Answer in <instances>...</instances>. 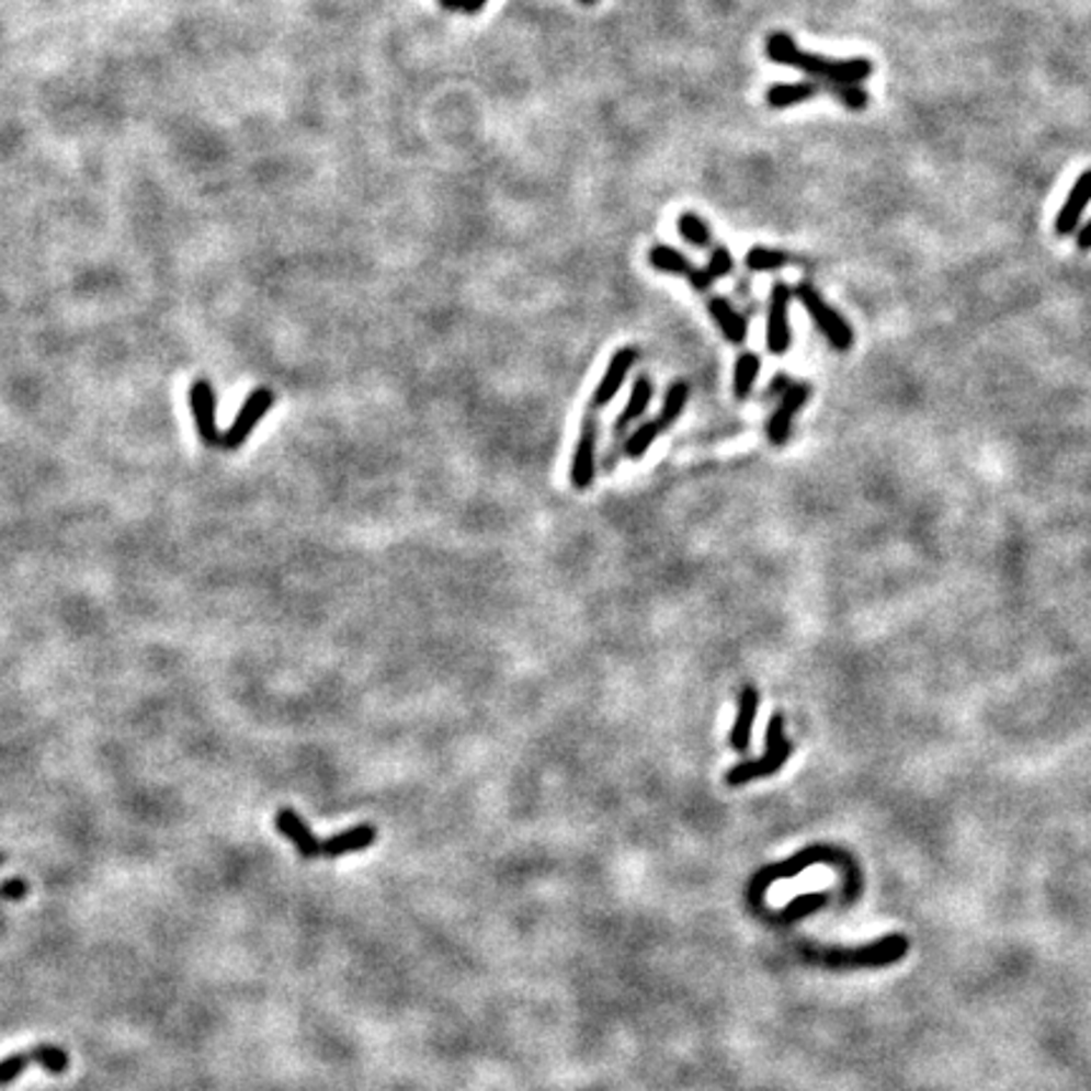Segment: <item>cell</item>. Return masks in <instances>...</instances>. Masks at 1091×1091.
Segmentation results:
<instances>
[{
  "label": "cell",
  "mask_w": 1091,
  "mask_h": 1091,
  "mask_svg": "<svg viewBox=\"0 0 1091 1091\" xmlns=\"http://www.w3.org/2000/svg\"><path fill=\"white\" fill-rule=\"evenodd\" d=\"M765 56L773 64L791 66V69L804 71L806 77L821 79V84H860L874 73V64L870 58H829L821 54H806L788 33H771L765 38Z\"/></svg>",
  "instance_id": "cell-1"
},
{
  "label": "cell",
  "mask_w": 1091,
  "mask_h": 1091,
  "mask_svg": "<svg viewBox=\"0 0 1091 1091\" xmlns=\"http://www.w3.org/2000/svg\"><path fill=\"white\" fill-rule=\"evenodd\" d=\"M791 753H794V743L784 736V715L776 713L769 720V730H765V753L758 758V761L738 763L732 765L726 776L728 786H743L751 784L755 779L773 776L781 765H784Z\"/></svg>",
  "instance_id": "cell-2"
},
{
  "label": "cell",
  "mask_w": 1091,
  "mask_h": 1091,
  "mask_svg": "<svg viewBox=\"0 0 1091 1091\" xmlns=\"http://www.w3.org/2000/svg\"><path fill=\"white\" fill-rule=\"evenodd\" d=\"M794 294H796L798 302L804 304L806 311L811 314L816 327H819L821 334L827 337V341L837 349V352H849V349L854 346L852 327H849V323L844 321V316H841L834 306H829L827 302H823V296L811 286L809 281L798 283Z\"/></svg>",
  "instance_id": "cell-3"
},
{
  "label": "cell",
  "mask_w": 1091,
  "mask_h": 1091,
  "mask_svg": "<svg viewBox=\"0 0 1091 1091\" xmlns=\"http://www.w3.org/2000/svg\"><path fill=\"white\" fill-rule=\"evenodd\" d=\"M273 399L276 397H273L271 389H265V387L253 389V393L248 395V399L243 402V407H240L236 422H232L230 428L220 435L218 450H238L240 445H246V440L251 437L255 424L261 422L265 414H269V410L273 407Z\"/></svg>",
  "instance_id": "cell-4"
},
{
  "label": "cell",
  "mask_w": 1091,
  "mask_h": 1091,
  "mask_svg": "<svg viewBox=\"0 0 1091 1091\" xmlns=\"http://www.w3.org/2000/svg\"><path fill=\"white\" fill-rule=\"evenodd\" d=\"M791 291L786 283H776L769 296V316H765V346L771 354H786L791 349Z\"/></svg>",
  "instance_id": "cell-5"
},
{
  "label": "cell",
  "mask_w": 1091,
  "mask_h": 1091,
  "mask_svg": "<svg viewBox=\"0 0 1091 1091\" xmlns=\"http://www.w3.org/2000/svg\"><path fill=\"white\" fill-rule=\"evenodd\" d=\"M809 395H811V387L806 385V382H791V385L786 387L779 410L771 414L769 428H765V435H769L773 445L786 443L788 435H791V424H794V418L798 414V410H802V407L806 405Z\"/></svg>",
  "instance_id": "cell-6"
},
{
  "label": "cell",
  "mask_w": 1091,
  "mask_h": 1091,
  "mask_svg": "<svg viewBox=\"0 0 1091 1091\" xmlns=\"http://www.w3.org/2000/svg\"><path fill=\"white\" fill-rule=\"evenodd\" d=\"M190 410H193L195 428L200 440L207 447H220V435L223 432L215 424V393L207 379H197L193 387H190Z\"/></svg>",
  "instance_id": "cell-7"
},
{
  "label": "cell",
  "mask_w": 1091,
  "mask_h": 1091,
  "mask_svg": "<svg viewBox=\"0 0 1091 1091\" xmlns=\"http://www.w3.org/2000/svg\"><path fill=\"white\" fill-rule=\"evenodd\" d=\"M594 457H596V420L594 414H587L584 422H581V435L571 465V482L577 490H587L591 488V482H594V473H596Z\"/></svg>",
  "instance_id": "cell-8"
},
{
  "label": "cell",
  "mask_w": 1091,
  "mask_h": 1091,
  "mask_svg": "<svg viewBox=\"0 0 1091 1091\" xmlns=\"http://www.w3.org/2000/svg\"><path fill=\"white\" fill-rule=\"evenodd\" d=\"M637 356H639L637 349H632V346H624V349H620V352H614L610 364H606L602 382L596 385L594 397H591V405L604 407V405L612 402L616 393L622 389L624 379H627V374L632 372V366L637 364Z\"/></svg>",
  "instance_id": "cell-9"
},
{
  "label": "cell",
  "mask_w": 1091,
  "mask_h": 1091,
  "mask_svg": "<svg viewBox=\"0 0 1091 1091\" xmlns=\"http://www.w3.org/2000/svg\"><path fill=\"white\" fill-rule=\"evenodd\" d=\"M1089 203H1091V170L1081 172L1079 180L1073 182L1069 197H1066V203L1061 205L1059 215H1056V223H1054L1056 236H1061V238L1071 236V232L1077 230V225L1081 223V215H1084Z\"/></svg>",
  "instance_id": "cell-10"
},
{
  "label": "cell",
  "mask_w": 1091,
  "mask_h": 1091,
  "mask_svg": "<svg viewBox=\"0 0 1091 1091\" xmlns=\"http://www.w3.org/2000/svg\"><path fill=\"white\" fill-rule=\"evenodd\" d=\"M276 829L279 834L286 837L291 844L296 846V852L302 854L304 860H316V856H321V841L314 837L308 823L294 809H279Z\"/></svg>",
  "instance_id": "cell-11"
},
{
  "label": "cell",
  "mask_w": 1091,
  "mask_h": 1091,
  "mask_svg": "<svg viewBox=\"0 0 1091 1091\" xmlns=\"http://www.w3.org/2000/svg\"><path fill=\"white\" fill-rule=\"evenodd\" d=\"M758 705H761V695L753 685H746L740 690L738 697V715L736 723H732L730 730V748L738 753H746L751 748V736H753V723L758 715Z\"/></svg>",
  "instance_id": "cell-12"
},
{
  "label": "cell",
  "mask_w": 1091,
  "mask_h": 1091,
  "mask_svg": "<svg viewBox=\"0 0 1091 1091\" xmlns=\"http://www.w3.org/2000/svg\"><path fill=\"white\" fill-rule=\"evenodd\" d=\"M374 839H377V829H374L372 823H360V827L341 831V834L321 841V856H331V860H334V856L362 852V849L374 844Z\"/></svg>",
  "instance_id": "cell-13"
},
{
  "label": "cell",
  "mask_w": 1091,
  "mask_h": 1091,
  "mask_svg": "<svg viewBox=\"0 0 1091 1091\" xmlns=\"http://www.w3.org/2000/svg\"><path fill=\"white\" fill-rule=\"evenodd\" d=\"M707 311H711L715 323H718V329L723 331V337H726L730 344H743L748 337V321L726 302V298L720 296L711 298Z\"/></svg>",
  "instance_id": "cell-14"
},
{
  "label": "cell",
  "mask_w": 1091,
  "mask_h": 1091,
  "mask_svg": "<svg viewBox=\"0 0 1091 1091\" xmlns=\"http://www.w3.org/2000/svg\"><path fill=\"white\" fill-rule=\"evenodd\" d=\"M821 87L816 81H796V84H773L765 91V102L773 110H791V106H798L804 102H809L816 94H819Z\"/></svg>",
  "instance_id": "cell-15"
},
{
  "label": "cell",
  "mask_w": 1091,
  "mask_h": 1091,
  "mask_svg": "<svg viewBox=\"0 0 1091 1091\" xmlns=\"http://www.w3.org/2000/svg\"><path fill=\"white\" fill-rule=\"evenodd\" d=\"M730 271H732V253L728 248H715L705 269H695L687 276V281L695 291H707L718 279H726Z\"/></svg>",
  "instance_id": "cell-16"
},
{
  "label": "cell",
  "mask_w": 1091,
  "mask_h": 1091,
  "mask_svg": "<svg viewBox=\"0 0 1091 1091\" xmlns=\"http://www.w3.org/2000/svg\"><path fill=\"white\" fill-rule=\"evenodd\" d=\"M649 265H652L655 271H660V273H670V276H690L695 269L690 265V261L685 255H682L678 248H672V246H652L649 248Z\"/></svg>",
  "instance_id": "cell-17"
},
{
  "label": "cell",
  "mask_w": 1091,
  "mask_h": 1091,
  "mask_svg": "<svg viewBox=\"0 0 1091 1091\" xmlns=\"http://www.w3.org/2000/svg\"><path fill=\"white\" fill-rule=\"evenodd\" d=\"M758 372H761V360H758V354L746 352L738 356L736 372H732V395H736V399H746L753 393Z\"/></svg>",
  "instance_id": "cell-18"
},
{
  "label": "cell",
  "mask_w": 1091,
  "mask_h": 1091,
  "mask_svg": "<svg viewBox=\"0 0 1091 1091\" xmlns=\"http://www.w3.org/2000/svg\"><path fill=\"white\" fill-rule=\"evenodd\" d=\"M649 399H652V379L649 377H637L635 382V387H632V395L627 399V407H624L622 414H620V422H616V428H624V424H629L632 420H637V418H643V414L647 412V407H649Z\"/></svg>",
  "instance_id": "cell-19"
},
{
  "label": "cell",
  "mask_w": 1091,
  "mask_h": 1091,
  "mask_svg": "<svg viewBox=\"0 0 1091 1091\" xmlns=\"http://www.w3.org/2000/svg\"><path fill=\"white\" fill-rule=\"evenodd\" d=\"M662 432V424L660 420H649V422H643L639 428L632 432V435L627 437V443H624V455L632 457V461H639V457L647 455V450L655 445V440L657 435Z\"/></svg>",
  "instance_id": "cell-20"
},
{
  "label": "cell",
  "mask_w": 1091,
  "mask_h": 1091,
  "mask_svg": "<svg viewBox=\"0 0 1091 1091\" xmlns=\"http://www.w3.org/2000/svg\"><path fill=\"white\" fill-rule=\"evenodd\" d=\"M687 399H690V385H687L685 379H678L668 389V395H664L660 418H657V420H660V424H662V430L670 428V424L680 418L682 410H685Z\"/></svg>",
  "instance_id": "cell-21"
},
{
  "label": "cell",
  "mask_w": 1091,
  "mask_h": 1091,
  "mask_svg": "<svg viewBox=\"0 0 1091 1091\" xmlns=\"http://www.w3.org/2000/svg\"><path fill=\"white\" fill-rule=\"evenodd\" d=\"M678 230H680L682 240H687V243L695 246V248H707L713 240L711 225L700 218L697 213H682L678 218Z\"/></svg>",
  "instance_id": "cell-22"
},
{
  "label": "cell",
  "mask_w": 1091,
  "mask_h": 1091,
  "mask_svg": "<svg viewBox=\"0 0 1091 1091\" xmlns=\"http://www.w3.org/2000/svg\"><path fill=\"white\" fill-rule=\"evenodd\" d=\"M746 265L751 271H755V273L779 271V269H784V265H788V253L776 251V248L755 246V248H751V251L746 253Z\"/></svg>",
  "instance_id": "cell-23"
},
{
  "label": "cell",
  "mask_w": 1091,
  "mask_h": 1091,
  "mask_svg": "<svg viewBox=\"0 0 1091 1091\" xmlns=\"http://www.w3.org/2000/svg\"><path fill=\"white\" fill-rule=\"evenodd\" d=\"M31 1054H33V1064L44 1066V1069L48 1073H54V1077H61V1073L69 1069V1054H66L64 1048L56 1046V1044L33 1046Z\"/></svg>",
  "instance_id": "cell-24"
},
{
  "label": "cell",
  "mask_w": 1091,
  "mask_h": 1091,
  "mask_svg": "<svg viewBox=\"0 0 1091 1091\" xmlns=\"http://www.w3.org/2000/svg\"><path fill=\"white\" fill-rule=\"evenodd\" d=\"M823 89L834 94L849 112H864L870 106V94L860 84H823Z\"/></svg>",
  "instance_id": "cell-25"
},
{
  "label": "cell",
  "mask_w": 1091,
  "mask_h": 1091,
  "mask_svg": "<svg viewBox=\"0 0 1091 1091\" xmlns=\"http://www.w3.org/2000/svg\"><path fill=\"white\" fill-rule=\"evenodd\" d=\"M31 1064H33L31 1052H23V1054L15 1052L11 1056H5V1059H0V1087L13 1084V1081L19 1079Z\"/></svg>",
  "instance_id": "cell-26"
},
{
  "label": "cell",
  "mask_w": 1091,
  "mask_h": 1091,
  "mask_svg": "<svg viewBox=\"0 0 1091 1091\" xmlns=\"http://www.w3.org/2000/svg\"><path fill=\"white\" fill-rule=\"evenodd\" d=\"M29 895V882L26 879H5L0 882V899L3 902H15V899H23Z\"/></svg>",
  "instance_id": "cell-27"
},
{
  "label": "cell",
  "mask_w": 1091,
  "mask_h": 1091,
  "mask_svg": "<svg viewBox=\"0 0 1091 1091\" xmlns=\"http://www.w3.org/2000/svg\"><path fill=\"white\" fill-rule=\"evenodd\" d=\"M486 5H488V0H461V11L468 13V15L480 13Z\"/></svg>",
  "instance_id": "cell-28"
},
{
  "label": "cell",
  "mask_w": 1091,
  "mask_h": 1091,
  "mask_svg": "<svg viewBox=\"0 0 1091 1091\" xmlns=\"http://www.w3.org/2000/svg\"><path fill=\"white\" fill-rule=\"evenodd\" d=\"M1077 243H1079L1081 251H1091V220H1089V223H1084V228L1079 230Z\"/></svg>",
  "instance_id": "cell-29"
},
{
  "label": "cell",
  "mask_w": 1091,
  "mask_h": 1091,
  "mask_svg": "<svg viewBox=\"0 0 1091 1091\" xmlns=\"http://www.w3.org/2000/svg\"><path fill=\"white\" fill-rule=\"evenodd\" d=\"M445 11H461V0H440Z\"/></svg>",
  "instance_id": "cell-30"
},
{
  "label": "cell",
  "mask_w": 1091,
  "mask_h": 1091,
  "mask_svg": "<svg viewBox=\"0 0 1091 1091\" xmlns=\"http://www.w3.org/2000/svg\"><path fill=\"white\" fill-rule=\"evenodd\" d=\"M579 3H584V5H594L596 0H579Z\"/></svg>",
  "instance_id": "cell-31"
},
{
  "label": "cell",
  "mask_w": 1091,
  "mask_h": 1091,
  "mask_svg": "<svg viewBox=\"0 0 1091 1091\" xmlns=\"http://www.w3.org/2000/svg\"><path fill=\"white\" fill-rule=\"evenodd\" d=\"M0 864H5V854L3 852H0Z\"/></svg>",
  "instance_id": "cell-32"
}]
</instances>
